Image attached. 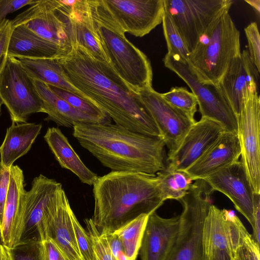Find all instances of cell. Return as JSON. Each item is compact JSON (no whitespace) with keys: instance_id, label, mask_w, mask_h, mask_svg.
Returning <instances> with one entry per match:
<instances>
[{"instance_id":"21","label":"cell","mask_w":260,"mask_h":260,"mask_svg":"<svg viewBox=\"0 0 260 260\" xmlns=\"http://www.w3.org/2000/svg\"><path fill=\"white\" fill-rule=\"evenodd\" d=\"M26 191L23 171L18 166L13 165L0 230L1 243L9 249L17 245L20 239Z\"/></svg>"},{"instance_id":"35","label":"cell","mask_w":260,"mask_h":260,"mask_svg":"<svg viewBox=\"0 0 260 260\" xmlns=\"http://www.w3.org/2000/svg\"><path fill=\"white\" fill-rule=\"evenodd\" d=\"M84 222L96 259L116 260L111 252L105 237L100 234L91 218H85Z\"/></svg>"},{"instance_id":"34","label":"cell","mask_w":260,"mask_h":260,"mask_svg":"<svg viewBox=\"0 0 260 260\" xmlns=\"http://www.w3.org/2000/svg\"><path fill=\"white\" fill-rule=\"evenodd\" d=\"M162 23L164 35L167 45V53L187 61L189 52L171 16L165 9Z\"/></svg>"},{"instance_id":"8","label":"cell","mask_w":260,"mask_h":260,"mask_svg":"<svg viewBox=\"0 0 260 260\" xmlns=\"http://www.w3.org/2000/svg\"><path fill=\"white\" fill-rule=\"evenodd\" d=\"M0 96L12 122L25 123L30 115L44 113L43 103L34 81L14 57L8 56L0 75Z\"/></svg>"},{"instance_id":"40","label":"cell","mask_w":260,"mask_h":260,"mask_svg":"<svg viewBox=\"0 0 260 260\" xmlns=\"http://www.w3.org/2000/svg\"><path fill=\"white\" fill-rule=\"evenodd\" d=\"M11 167L5 168L1 165L0 166V230L3 221L5 206L9 185Z\"/></svg>"},{"instance_id":"15","label":"cell","mask_w":260,"mask_h":260,"mask_svg":"<svg viewBox=\"0 0 260 260\" xmlns=\"http://www.w3.org/2000/svg\"><path fill=\"white\" fill-rule=\"evenodd\" d=\"M73 210L62 187L45 215L44 240H52L67 260H83L79 250L71 219Z\"/></svg>"},{"instance_id":"24","label":"cell","mask_w":260,"mask_h":260,"mask_svg":"<svg viewBox=\"0 0 260 260\" xmlns=\"http://www.w3.org/2000/svg\"><path fill=\"white\" fill-rule=\"evenodd\" d=\"M44 138L62 168L71 171L81 182L93 185L98 176L84 165L59 128L49 127Z\"/></svg>"},{"instance_id":"16","label":"cell","mask_w":260,"mask_h":260,"mask_svg":"<svg viewBox=\"0 0 260 260\" xmlns=\"http://www.w3.org/2000/svg\"><path fill=\"white\" fill-rule=\"evenodd\" d=\"M204 179L213 191H219L229 198L235 208L246 218L252 228L253 226V192L241 160Z\"/></svg>"},{"instance_id":"14","label":"cell","mask_w":260,"mask_h":260,"mask_svg":"<svg viewBox=\"0 0 260 260\" xmlns=\"http://www.w3.org/2000/svg\"><path fill=\"white\" fill-rule=\"evenodd\" d=\"M154 119L165 146L168 156L175 152L194 124L186 115L166 102L152 87L137 91Z\"/></svg>"},{"instance_id":"2","label":"cell","mask_w":260,"mask_h":260,"mask_svg":"<svg viewBox=\"0 0 260 260\" xmlns=\"http://www.w3.org/2000/svg\"><path fill=\"white\" fill-rule=\"evenodd\" d=\"M73 136L80 145L112 171L156 175L166 168L161 137L135 132L116 124L79 123Z\"/></svg>"},{"instance_id":"4","label":"cell","mask_w":260,"mask_h":260,"mask_svg":"<svg viewBox=\"0 0 260 260\" xmlns=\"http://www.w3.org/2000/svg\"><path fill=\"white\" fill-rule=\"evenodd\" d=\"M225 9L208 26L187 63L204 84L217 85L232 61L241 54L240 33Z\"/></svg>"},{"instance_id":"9","label":"cell","mask_w":260,"mask_h":260,"mask_svg":"<svg viewBox=\"0 0 260 260\" xmlns=\"http://www.w3.org/2000/svg\"><path fill=\"white\" fill-rule=\"evenodd\" d=\"M165 10L172 20L189 54L201 35L225 9L231 0H164Z\"/></svg>"},{"instance_id":"13","label":"cell","mask_w":260,"mask_h":260,"mask_svg":"<svg viewBox=\"0 0 260 260\" xmlns=\"http://www.w3.org/2000/svg\"><path fill=\"white\" fill-rule=\"evenodd\" d=\"M62 187L60 183L42 174L34 178L30 189L25 193L19 243L43 240L45 215Z\"/></svg>"},{"instance_id":"47","label":"cell","mask_w":260,"mask_h":260,"mask_svg":"<svg viewBox=\"0 0 260 260\" xmlns=\"http://www.w3.org/2000/svg\"><path fill=\"white\" fill-rule=\"evenodd\" d=\"M3 104H4V103H3V100L1 98V97L0 96V116L1 115V107H2V105H3Z\"/></svg>"},{"instance_id":"46","label":"cell","mask_w":260,"mask_h":260,"mask_svg":"<svg viewBox=\"0 0 260 260\" xmlns=\"http://www.w3.org/2000/svg\"><path fill=\"white\" fill-rule=\"evenodd\" d=\"M245 1L252 7L258 14H259L260 1L254 0V1Z\"/></svg>"},{"instance_id":"32","label":"cell","mask_w":260,"mask_h":260,"mask_svg":"<svg viewBox=\"0 0 260 260\" xmlns=\"http://www.w3.org/2000/svg\"><path fill=\"white\" fill-rule=\"evenodd\" d=\"M48 86L58 96L78 111L94 119L97 123H111L110 116L95 104L66 90Z\"/></svg>"},{"instance_id":"11","label":"cell","mask_w":260,"mask_h":260,"mask_svg":"<svg viewBox=\"0 0 260 260\" xmlns=\"http://www.w3.org/2000/svg\"><path fill=\"white\" fill-rule=\"evenodd\" d=\"M260 98L258 92L249 95L237 116L241 161L253 193H260Z\"/></svg>"},{"instance_id":"19","label":"cell","mask_w":260,"mask_h":260,"mask_svg":"<svg viewBox=\"0 0 260 260\" xmlns=\"http://www.w3.org/2000/svg\"><path fill=\"white\" fill-rule=\"evenodd\" d=\"M241 147L235 132H223L184 172L192 181L209 175L239 160Z\"/></svg>"},{"instance_id":"41","label":"cell","mask_w":260,"mask_h":260,"mask_svg":"<svg viewBox=\"0 0 260 260\" xmlns=\"http://www.w3.org/2000/svg\"><path fill=\"white\" fill-rule=\"evenodd\" d=\"M38 0H0V21L6 16L26 6L32 5Z\"/></svg>"},{"instance_id":"10","label":"cell","mask_w":260,"mask_h":260,"mask_svg":"<svg viewBox=\"0 0 260 260\" xmlns=\"http://www.w3.org/2000/svg\"><path fill=\"white\" fill-rule=\"evenodd\" d=\"M163 62L189 86L197 98L201 117L219 122L225 131L237 132V117L217 85L201 82L187 62L178 56L167 53Z\"/></svg>"},{"instance_id":"42","label":"cell","mask_w":260,"mask_h":260,"mask_svg":"<svg viewBox=\"0 0 260 260\" xmlns=\"http://www.w3.org/2000/svg\"><path fill=\"white\" fill-rule=\"evenodd\" d=\"M43 260H67L54 242L49 238L42 241Z\"/></svg>"},{"instance_id":"1","label":"cell","mask_w":260,"mask_h":260,"mask_svg":"<svg viewBox=\"0 0 260 260\" xmlns=\"http://www.w3.org/2000/svg\"><path fill=\"white\" fill-rule=\"evenodd\" d=\"M55 58L70 82L116 124L135 132L161 137L138 92L118 76L110 64L95 59L76 44L69 52Z\"/></svg>"},{"instance_id":"7","label":"cell","mask_w":260,"mask_h":260,"mask_svg":"<svg viewBox=\"0 0 260 260\" xmlns=\"http://www.w3.org/2000/svg\"><path fill=\"white\" fill-rule=\"evenodd\" d=\"M12 28L23 25L66 52L73 44L67 6L59 0H38L11 20Z\"/></svg>"},{"instance_id":"44","label":"cell","mask_w":260,"mask_h":260,"mask_svg":"<svg viewBox=\"0 0 260 260\" xmlns=\"http://www.w3.org/2000/svg\"><path fill=\"white\" fill-rule=\"evenodd\" d=\"M253 209L254 224L252 228V237L254 241L259 245L260 243V193H253Z\"/></svg>"},{"instance_id":"25","label":"cell","mask_w":260,"mask_h":260,"mask_svg":"<svg viewBox=\"0 0 260 260\" xmlns=\"http://www.w3.org/2000/svg\"><path fill=\"white\" fill-rule=\"evenodd\" d=\"M203 243V260H231L225 216L212 204L204 221Z\"/></svg>"},{"instance_id":"29","label":"cell","mask_w":260,"mask_h":260,"mask_svg":"<svg viewBox=\"0 0 260 260\" xmlns=\"http://www.w3.org/2000/svg\"><path fill=\"white\" fill-rule=\"evenodd\" d=\"M18 59L33 80L66 90L92 102L70 82L55 58Z\"/></svg>"},{"instance_id":"26","label":"cell","mask_w":260,"mask_h":260,"mask_svg":"<svg viewBox=\"0 0 260 260\" xmlns=\"http://www.w3.org/2000/svg\"><path fill=\"white\" fill-rule=\"evenodd\" d=\"M42 127L41 123L12 122L7 129L6 136L0 146L1 165L10 168L19 158L30 149Z\"/></svg>"},{"instance_id":"22","label":"cell","mask_w":260,"mask_h":260,"mask_svg":"<svg viewBox=\"0 0 260 260\" xmlns=\"http://www.w3.org/2000/svg\"><path fill=\"white\" fill-rule=\"evenodd\" d=\"M62 2L68 8L73 45L81 46L95 59L110 64L92 15L89 0Z\"/></svg>"},{"instance_id":"20","label":"cell","mask_w":260,"mask_h":260,"mask_svg":"<svg viewBox=\"0 0 260 260\" xmlns=\"http://www.w3.org/2000/svg\"><path fill=\"white\" fill-rule=\"evenodd\" d=\"M180 215L164 218L155 211L148 216L139 254L141 260H166L176 241Z\"/></svg>"},{"instance_id":"33","label":"cell","mask_w":260,"mask_h":260,"mask_svg":"<svg viewBox=\"0 0 260 260\" xmlns=\"http://www.w3.org/2000/svg\"><path fill=\"white\" fill-rule=\"evenodd\" d=\"M160 95L169 104L186 115L193 123H196L194 115L197 111L198 101L192 92L185 87L176 86Z\"/></svg>"},{"instance_id":"37","label":"cell","mask_w":260,"mask_h":260,"mask_svg":"<svg viewBox=\"0 0 260 260\" xmlns=\"http://www.w3.org/2000/svg\"><path fill=\"white\" fill-rule=\"evenodd\" d=\"M248 42V52L251 62L260 72V36L257 24L251 22L244 28Z\"/></svg>"},{"instance_id":"28","label":"cell","mask_w":260,"mask_h":260,"mask_svg":"<svg viewBox=\"0 0 260 260\" xmlns=\"http://www.w3.org/2000/svg\"><path fill=\"white\" fill-rule=\"evenodd\" d=\"M231 260H259V245L233 210L222 209Z\"/></svg>"},{"instance_id":"39","label":"cell","mask_w":260,"mask_h":260,"mask_svg":"<svg viewBox=\"0 0 260 260\" xmlns=\"http://www.w3.org/2000/svg\"><path fill=\"white\" fill-rule=\"evenodd\" d=\"M12 30L11 20L4 19L0 21V75L8 57V46Z\"/></svg>"},{"instance_id":"17","label":"cell","mask_w":260,"mask_h":260,"mask_svg":"<svg viewBox=\"0 0 260 260\" xmlns=\"http://www.w3.org/2000/svg\"><path fill=\"white\" fill-rule=\"evenodd\" d=\"M259 72L251 62L247 50L235 58L217 85L236 116L246 99L258 92Z\"/></svg>"},{"instance_id":"18","label":"cell","mask_w":260,"mask_h":260,"mask_svg":"<svg viewBox=\"0 0 260 260\" xmlns=\"http://www.w3.org/2000/svg\"><path fill=\"white\" fill-rule=\"evenodd\" d=\"M225 131L219 122L201 117L192 125L177 150L168 155L166 169L184 171Z\"/></svg>"},{"instance_id":"30","label":"cell","mask_w":260,"mask_h":260,"mask_svg":"<svg viewBox=\"0 0 260 260\" xmlns=\"http://www.w3.org/2000/svg\"><path fill=\"white\" fill-rule=\"evenodd\" d=\"M149 214H142L114 232L119 239L128 260L136 259Z\"/></svg>"},{"instance_id":"3","label":"cell","mask_w":260,"mask_h":260,"mask_svg":"<svg viewBox=\"0 0 260 260\" xmlns=\"http://www.w3.org/2000/svg\"><path fill=\"white\" fill-rule=\"evenodd\" d=\"M91 218L101 235L114 233L139 216L150 214L164 203L156 175L112 171L93 184Z\"/></svg>"},{"instance_id":"38","label":"cell","mask_w":260,"mask_h":260,"mask_svg":"<svg viewBox=\"0 0 260 260\" xmlns=\"http://www.w3.org/2000/svg\"><path fill=\"white\" fill-rule=\"evenodd\" d=\"M10 250L13 260H43L42 241L19 243Z\"/></svg>"},{"instance_id":"48","label":"cell","mask_w":260,"mask_h":260,"mask_svg":"<svg viewBox=\"0 0 260 260\" xmlns=\"http://www.w3.org/2000/svg\"><path fill=\"white\" fill-rule=\"evenodd\" d=\"M0 166H1V164H0Z\"/></svg>"},{"instance_id":"43","label":"cell","mask_w":260,"mask_h":260,"mask_svg":"<svg viewBox=\"0 0 260 260\" xmlns=\"http://www.w3.org/2000/svg\"><path fill=\"white\" fill-rule=\"evenodd\" d=\"M105 237L111 252L116 260H128L126 258L122 245L114 233L102 234Z\"/></svg>"},{"instance_id":"36","label":"cell","mask_w":260,"mask_h":260,"mask_svg":"<svg viewBox=\"0 0 260 260\" xmlns=\"http://www.w3.org/2000/svg\"><path fill=\"white\" fill-rule=\"evenodd\" d=\"M71 219L77 244L83 260H96L90 237L85 229L81 225L73 211Z\"/></svg>"},{"instance_id":"5","label":"cell","mask_w":260,"mask_h":260,"mask_svg":"<svg viewBox=\"0 0 260 260\" xmlns=\"http://www.w3.org/2000/svg\"><path fill=\"white\" fill-rule=\"evenodd\" d=\"M89 2L104 49L113 69L136 91L152 87V69L147 56L126 39L101 0Z\"/></svg>"},{"instance_id":"27","label":"cell","mask_w":260,"mask_h":260,"mask_svg":"<svg viewBox=\"0 0 260 260\" xmlns=\"http://www.w3.org/2000/svg\"><path fill=\"white\" fill-rule=\"evenodd\" d=\"M34 81L37 90L43 101L44 113L47 116L45 121H52L58 126L73 127L79 123H96V122L78 111L67 102L54 93L48 85Z\"/></svg>"},{"instance_id":"45","label":"cell","mask_w":260,"mask_h":260,"mask_svg":"<svg viewBox=\"0 0 260 260\" xmlns=\"http://www.w3.org/2000/svg\"><path fill=\"white\" fill-rule=\"evenodd\" d=\"M0 260H13L10 249L0 242Z\"/></svg>"},{"instance_id":"12","label":"cell","mask_w":260,"mask_h":260,"mask_svg":"<svg viewBox=\"0 0 260 260\" xmlns=\"http://www.w3.org/2000/svg\"><path fill=\"white\" fill-rule=\"evenodd\" d=\"M118 27L137 37L148 34L162 23L164 0H101Z\"/></svg>"},{"instance_id":"31","label":"cell","mask_w":260,"mask_h":260,"mask_svg":"<svg viewBox=\"0 0 260 260\" xmlns=\"http://www.w3.org/2000/svg\"><path fill=\"white\" fill-rule=\"evenodd\" d=\"M159 178V186L162 200L179 201L187 193L192 180L184 171L165 169L156 174Z\"/></svg>"},{"instance_id":"6","label":"cell","mask_w":260,"mask_h":260,"mask_svg":"<svg viewBox=\"0 0 260 260\" xmlns=\"http://www.w3.org/2000/svg\"><path fill=\"white\" fill-rule=\"evenodd\" d=\"M213 192L204 179H198L178 201L183 207L179 231L166 260H203V228Z\"/></svg>"},{"instance_id":"23","label":"cell","mask_w":260,"mask_h":260,"mask_svg":"<svg viewBox=\"0 0 260 260\" xmlns=\"http://www.w3.org/2000/svg\"><path fill=\"white\" fill-rule=\"evenodd\" d=\"M66 53L59 46L23 25L13 28L8 46V56L17 59L54 58Z\"/></svg>"}]
</instances>
